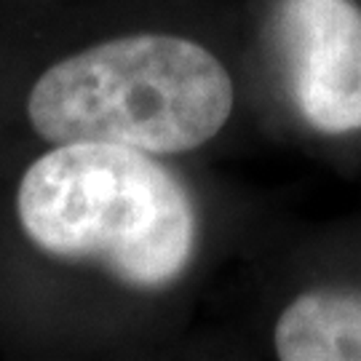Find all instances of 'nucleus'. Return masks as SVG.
Segmentation results:
<instances>
[{
    "instance_id": "f257e3e1",
    "label": "nucleus",
    "mask_w": 361,
    "mask_h": 361,
    "mask_svg": "<svg viewBox=\"0 0 361 361\" xmlns=\"http://www.w3.org/2000/svg\"><path fill=\"white\" fill-rule=\"evenodd\" d=\"M19 231L40 255L164 292L190 271L198 212L161 155L110 142L49 145L13 193Z\"/></svg>"
},
{
    "instance_id": "7ed1b4c3",
    "label": "nucleus",
    "mask_w": 361,
    "mask_h": 361,
    "mask_svg": "<svg viewBox=\"0 0 361 361\" xmlns=\"http://www.w3.org/2000/svg\"><path fill=\"white\" fill-rule=\"evenodd\" d=\"M281 40L297 113L313 131H361V8L353 0H284Z\"/></svg>"
},
{
    "instance_id": "20e7f679",
    "label": "nucleus",
    "mask_w": 361,
    "mask_h": 361,
    "mask_svg": "<svg viewBox=\"0 0 361 361\" xmlns=\"http://www.w3.org/2000/svg\"><path fill=\"white\" fill-rule=\"evenodd\" d=\"M273 350L284 361H361V292L297 295L276 319Z\"/></svg>"
},
{
    "instance_id": "f03ea898",
    "label": "nucleus",
    "mask_w": 361,
    "mask_h": 361,
    "mask_svg": "<svg viewBox=\"0 0 361 361\" xmlns=\"http://www.w3.org/2000/svg\"><path fill=\"white\" fill-rule=\"evenodd\" d=\"M233 107L225 62L174 32H126L65 54L40 70L25 97L40 142H110L161 158L209 145Z\"/></svg>"
}]
</instances>
